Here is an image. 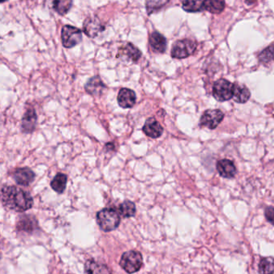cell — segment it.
I'll return each instance as SVG.
<instances>
[{
  "label": "cell",
  "mask_w": 274,
  "mask_h": 274,
  "mask_svg": "<svg viewBox=\"0 0 274 274\" xmlns=\"http://www.w3.org/2000/svg\"><path fill=\"white\" fill-rule=\"evenodd\" d=\"M184 10L188 12H198L204 10L203 0H184L183 2Z\"/></svg>",
  "instance_id": "d4e9b609"
},
{
  "label": "cell",
  "mask_w": 274,
  "mask_h": 274,
  "mask_svg": "<svg viewBox=\"0 0 274 274\" xmlns=\"http://www.w3.org/2000/svg\"><path fill=\"white\" fill-rule=\"evenodd\" d=\"M97 222L103 231L110 232L115 230L119 226L121 217L114 208H104L97 212Z\"/></svg>",
  "instance_id": "7a4b0ae2"
},
{
  "label": "cell",
  "mask_w": 274,
  "mask_h": 274,
  "mask_svg": "<svg viewBox=\"0 0 274 274\" xmlns=\"http://www.w3.org/2000/svg\"><path fill=\"white\" fill-rule=\"evenodd\" d=\"M82 40L81 31L75 27L66 25L62 28L61 40L63 46L66 48H73Z\"/></svg>",
  "instance_id": "8992f818"
},
{
  "label": "cell",
  "mask_w": 274,
  "mask_h": 274,
  "mask_svg": "<svg viewBox=\"0 0 274 274\" xmlns=\"http://www.w3.org/2000/svg\"><path fill=\"white\" fill-rule=\"evenodd\" d=\"M218 172L220 176L224 178H232L236 173V168L235 164L229 160H221L216 165Z\"/></svg>",
  "instance_id": "5bb4252c"
},
{
  "label": "cell",
  "mask_w": 274,
  "mask_h": 274,
  "mask_svg": "<svg viewBox=\"0 0 274 274\" xmlns=\"http://www.w3.org/2000/svg\"><path fill=\"white\" fill-rule=\"evenodd\" d=\"M13 179L21 186H29L34 181L36 174L29 168H18L13 172Z\"/></svg>",
  "instance_id": "ba28073f"
},
{
  "label": "cell",
  "mask_w": 274,
  "mask_h": 274,
  "mask_svg": "<svg viewBox=\"0 0 274 274\" xmlns=\"http://www.w3.org/2000/svg\"><path fill=\"white\" fill-rule=\"evenodd\" d=\"M251 93L248 88L240 84H233V100L239 104H244L249 100Z\"/></svg>",
  "instance_id": "e0dca14e"
},
{
  "label": "cell",
  "mask_w": 274,
  "mask_h": 274,
  "mask_svg": "<svg viewBox=\"0 0 274 274\" xmlns=\"http://www.w3.org/2000/svg\"><path fill=\"white\" fill-rule=\"evenodd\" d=\"M224 116V113L219 109L206 111L200 119V125L210 129H215L223 120Z\"/></svg>",
  "instance_id": "52a82bcc"
},
{
  "label": "cell",
  "mask_w": 274,
  "mask_h": 274,
  "mask_svg": "<svg viewBox=\"0 0 274 274\" xmlns=\"http://www.w3.org/2000/svg\"><path fill=\"white\" fill-rule=\"evenodd\" d=\"M259 60L263 64H268L274 60V46H269L265 48L263 52L259 55Z\"/></svg>",
  "instance_id": "4316f807"
},
{
  "label": "cell",
  "mask_w": 274,
  "mask_h": 274,
  "mask_svg": "<svg viewBox=\"0 0 274 274\" xmlns=\"http://www.w3.org/2000/svg\"><path fill=\"white\" fill-rule=\"evenodd\" d=\"M37 116L34 108H29L23 116L21 129L24 133H32L37 126Z\"/></svg>",
  "instance_id": "30bf717a"
},
{
  "label": "cell",
  "mask_w": 274,
  "mask_h": 274,
  "mask_svg": "<svg viewBox=\"0 0 274 274\" xmlns=\"http://www.w3.org/2000/svg\"><path fill=\"white\" fill-rule=\"evenodd\" d=\"M264 214H265L266 219H267L268 222L274 225V208L268 207V208H266Z\"/></svg>",
  "instance_id": "83f0119b"
},
{
  "label": "cell",
  "mask_w": 274,
  "mask_h": 274,
  "mask_svg": "<svg viewBox=\"0 0 274 274\" xmlns=\"http://www.w3.org/2000/svg\"><path fill=\"white\" fill-rule=\"evenodd\" d=\"M213 96L218 101L224 102L233 97V84L224 79H220L213 86Z\"/></svg>",
  "instance_id": "277c9868"
},
{
  "label": "cell",
  "mask_w": 274,
  "mask_h": 274,
  "mask_svg": "<svg viewBox=\"0 0 274 274\" xmlns=\"http://www.w3.org/2000/svg\"><path fill=\"white\" fill-rule=\"evenodd\" d=\"M1 196L4 206L15 212H24L33 206L30 193L16 186L3 187Z\"/></svg>",
  "instance_id": "6da1fadb"
},
{
  "label": "cell",
  "mask_w": 274,
  "mask_h": 274,
  "mask_svg": "<svg viewBox=\"0 0 274 274\" xmlns=\"http://www.w3.org/2000/svg\"><path fill=\"white\" fill-rule=\"evenodd\" d=\"M150 45L155 52L164 53L167 49V40L163 35L155 32L150 36Z\"/></svg>",
  "instance_id": "2e32d148"
},
{
  "label": "cell",
  "mask_w": 274,
  "mask_h": 274,
  "mask_svg": "<svg viewBox=\"0 0 274 274\" xmlns=\"http://www.w3.org/2000/svg\"><path fill=\"white\" fill-rule=\"evenodd\" d=\"M143 131L151 138L156 139L162 136L164 132V128L156 118L151 117L146 121Z\"/></svg>",
  "instance_id": "8fae6325"
},
{
  "label": "cell",
  "mask_w": 274,
  "mask_h": 274,
  "mask_svg": "<svg viewBox=\"0 0 274 274\" xmlns=\"http://www.w3.org/2000/svg\"><path fill=\"white\" fill-rule=\"evenodd\" d=\"M85 91L93 96H101L106 86L99 76H93L85 84Z\"/></svg>",
  "instance_id": "4fadbf2b"
},
{
  "label": "cell",
  "mask_w": 274,
  "mask_h": 274,
  "mask_svg": "<svg viewBox=\"0 0 274 274\" xmlns=\"http://www.w3.org/2000/svg\"><path fill=\"white\" fill-rule=\"evenodd\" d=\"M256 0H245L246 4L248 5H252L254 3H256Z\"/></svg>",
  "instance_id": "f1b7e54d"
},
{
  "label": "cell",
  "mask_w": 274,
  "mask_h": 274,
  "mask_svg": "<svg viewBox=\"0 0 274 274\" xmlns=\"http://www.w3.org/2000/svg\"><path fill=\"white\" fill-rule=\"evenodd\" d=\"M117 103L122 108H130L136 103V94L129 88H122L117 96Z\"/></svg>",
  "instance_id": "7c38bea8"
},
{
  "label": "cell",
  "mask_w": 274,
  "mask_h": 274,
  "mask_svg": "<svg viewBox=\"0 0 274 274\" xmlns=\"http://www.w3.org/2000/svg\"><path fill=\"white\" fill-rule=\"evenodd\" d=\"M120 53L129 60H132L133 62H137L142 56V52L132 44H127L125 46L123 47Z\"/></svg>",
  "instance_id": "d6986e66"
},
{
  "label": "cell",
  "mask_w": 274,
  "mask_h": 274,
  "mask_svg": "<svg viewBox=\"0 0 274 274\" xmlns=\"http://www.w3.org/2000/svg\"><path fill=\"white\" fill-rule=\"evenodd\" d=\"M119 214L122 216L123 218H129L134 216L136 212V206L134 203L130 200H125L119 205Z\"/></svg>",
  "instance_id": "44dd1931"
},
{
  "label": "cell",
  "mask_w": 274,
  "mask_h": 274,
  "mask_svg": "<svg viewBox=\"0 0 274 274\" xmlns=\"http://www.w3.org/2000/svg\"><path fill=\"white\" fill-rule=\"evenodd\" d=\"M6 1H8V0H1V3H5L6 2Z\"/></svg>",
  "instance_id": "f546056e"
},
{
  "label": "cell",
  "mask_w": 274,
  "mask_h": 274,
  "mask_svg": "<svg viewBox=\"0 0 274 274\" xmlns=\"http://www.w3.org/2000/svg\"><path fill=\"white\" fill-rule=\"evenodd\" d=\"M67 181H68V177L66 175L60 172V173H57L53 180L51 181L50 185L55 192L61 194L66 188Z\"/></svg>",
  "instance_id": "ffe728a7"
},
{
  "label": "cell",
  "mask_w": 274,
  "mask_h": 274,
  "mask_svg": "<svg viewBox=\"0 0 274 274\" xmlns=\"http://www.w3.org/2000/svg\"><path fill=\"white\" fill-rule=\"evenodd\" d=\"M197 44L192 40H179L174 44L172 50V56L176 59L187 58L193 54Z\"/></svg>",
  "instance_id": "5b68a950"
},
{
  "label": "cell",
  "mask_w": 274,
  "mask_h": 274,
  "mask_svg": "<svg viewBox=\"0 0 274 274\" xmlns=\"http://www.w3.org/2000/svg\"><path fill=\"white\" fill-rule=\"evenodd\" d=\"M120 265L128 273H134L143 266V256L139 251H127L121 256Z\"/></svg>",
  "instance_id": "3957f363"
},
{
  "label": "cell",
  "mask_w": 274,
  "mask_h": 274,
  "mask_svg": "<svg viewBox=\"0 0 274 274\" xmlns=\"http://www.w3.org/2000/svg\"><path fill=\"white\" fill-rule=\"evenodd\" d=\"M72 4H73V0H53L52 3V8L59 15L64 16L70 10Z\"/></svg>",
  "instance_id": "7402d4cb"
},
{
  "label": "cell",
  "mask_w": 274,
  "mask_h": 274,
  "mask_svg": "<svg viewBox=\"0 0 274 274\" xmlns=\"http://www.w3.org/2000/svg\"><path fill=\"white\" fill-rule=\"evenodd\" d=\"M83 28L86 36L90 38H94L104 30V27L97 17H89L86 19L84 22Z\"/></svg>",
  "instance_id": "9c48e42d"
},
{
  "label": "cell",
  "mask_w": 274,
  "mask_h": 274,
  "mask_svg": "<svg viewBox=\"0 0 274 274\" xmlns=\"http://www.w3.org/2000/svg\"><path fill=\"white\" fill-rule=\"evenodd\" d=\"M260 274H274V257H263L259 264Z\"/></svg>",
  "instance_id": "cb8c5ba5"
},
{
  "label": "cell",
  "mask_w": 274,
  "mask_h": 274,
  "mask_svg": "<svg viewBox=\"0 0 274 274\" xmlns=\"http://www.w3.org/2000/svg\"><path fill=\"white\" fill-rule=\"evenodd\" d=\"M170 0H147V11L148 14H152L160 10V8L165 6Z\"/></svg>",
  "instance_id": "484cf974"
},
{
  "label": "cell",
  "mask_w": 274,
  "mask_h": 274,
  "mask_svg": "<svg viewBox=\"0 0 274 274\" xmlns=\"http://www.w3.org/2000/svg\"><path fill=\"white\" fill-rule=\"evenodd\" d=\"M225 7V0H204V9L212 14H219Z\"/></svg>",
  "instance_id": "ac0fdd59"
},
{
  "label": "cell",
  "mask_w": 274,
  "mask_h": 274,
  "mask_svg": "<svg viewBox=\"0 0 274 274\" xmlns=\"http://www.w3.org/2000/svg\"><path fill=\"white\" fill-rule=\"evenodd\" d=\"M85 271L86 274H112L109 267L94 260H87Z\"/></svg>",
  "instance_id": "9a60e30c"
},
{
  "label": "cell",
  "mask_w": 274,
  "mask_h": 274,
  "mask_svg": "<svg viewBox=\"0 0 274 274\" xmlns=\"http://www.w3.org/2000/svg\"><path fill=\"white\" fill-rule=\"evenodd\" d=\"M37 226V221L33 217L29 216H21L17 224V228L21 231H27L30 232L34 229Z\"/></svg>",
  "instance_id": "603a6c76"
}]
</instances>
